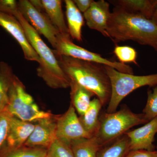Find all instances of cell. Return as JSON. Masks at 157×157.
<instances>
[{"mask_svg": "<svg viewBox=\"0 0 157 157\" xmlns=\"http://www.w3.org/2000/svg\"><path fill=\"white\" fill-rule=\"evenodd\" d=\"M147 96L146 105L142 113L148 122L157 117V86L153 87L152 90L149 89Z\"/></svg>", "mask_w": 157, "mask_h": 157, "instance_id": "cell-24", "label": "cell"}, {"mask_svg": "<svg viewBox=\"0 0 157 157\" xmlns=\"http://www.w3.org/2000/svg\"><path fill=\"white\" fill-rule=\"evenodd\" d=\"M18 10L25 19L39 34L46 38L55 48L59 32L52 24L44 12L37 10L29 0H20Z\"/></svg>", "mask_w": 157, "mask_h": 157, "instance_id": "cell-8", "label": "cell"}, {"mask_svg": "<svg viewBox=\"0 0 157 157\" xmlns=\"http://www.w3.org/2000/svg\"><path fill=\"white\" fill-rule=\"evenodd\" d=\"M100 124L95 135L102 147L112 143L133 127L147 123L143 113L132 112L125 105L112 113L100 116Z\"/></svg>", "mask_w": 157, "mask_h": 157, "instance_id": "cell-4", "label": "cell"}, {"mask_svg": "<svg viewBox=\"0 0 157 157\" xmlns=\"http://www.w3.org/2000/svg\"><path fill=\"white\" fill-rule=\"evenodd\" d=\"M13 16L16 17L23 27L27 39L39 57V66L37 75L45 81L49 87L54 89L70 87V80L59 64L53 51L51 50L21 14L16 11Z\"/></svg>", "mask_w": 157, "mask_h": 157, "instance_id": "cell-3", "label": "cell"}, {"mask_svg": "<svg viewBox=\"0 0 157 157\" xmlns=\"http://www.w3.org/2000/svg\"><path fill=\"white\" fill-rule=\"evenodd\" d=\"M70 104L79 115H83L90 104L91 98L95 96L89 90L86 89L76 82L70 80Z\"/></svg>", "mask_w": 157, "mask_h": 157, "instance_id": "cell-18", "label": "cell"}, {"mask_svg": "<svg viewBox=\"0 0 157 157\" xmlns=\"http://www.w3.org/2000/svg\"><path fill=\"white\" fill-rule=\"evenodd\" d=\"M83 14L86 25L90 29L108 37L107 25L111 14L109 3L104 0L94 1L88 10Z\"/></svg>", "mask_w": 157, "mask_h": 157, "instance_id": "cell-13", "label": "cell"}, {"mask_svg": "<svg viewBox=\"0 0 157 157\" xmlns=\"http://www.w3.org/2000/svg\"><path fill=\"white\" fill-rule=\"evenodd\" d=\"M18 10V3L17 1L0 0V12L13 16Z\"/></svg>", "mask_w": 157, "mask_h": 157, "instance_id": "cell-28", "label": "cell"}, {"mask_svg": "<svg viewBox=\"0 0 157 157\" xmlns=\"http://www.w3.org/2000/svg\"><path fill=\"white\" fill-rule=\"evenodd\" d=\"M46 157H74L70 143L57 139L47 149Z\"/></svg>", "mask_w": 157, "mask_h": 157, "instance_id": "cell-25", "label": "cell"}, {"mask_svg": "<svg viewBox=\"0 0 157 157\" xmlns=\"http://www.w3.org/2000/svg\"><path fill=\"white\" fill-rule=\"evenodd\" d=\"M73 1L79 11L84 13L88 10L92 3L94 1L93 0H74Z\"/></svg>", "mask_w": 157, "mask_h": 157, "instance_id": "cell-30", "label": "cell"}, {"mask_svg": "<svg viewBox=\"0 0 157 157\" xmlns=\"http://www.w3.org/2000/svg\"><path fill=\"white\" fill-rule=\"evenodd\" d=\"M0 26L6 30L18 42L25 59L39 63V56L29 42L22 25L16 17L0 12Z\"/></svg>", "mask_w": 157, "mask_h": 157, "instance_id": "cell-10", "label": "cell"}, {"mask_svg": "<svg viewBox=\"0 0 157 157\" xmlns=\"http://www.w3.org/2000/svg\"><path fill=\"white\" fill-rule=\"evenodd\" d=\"M157 133V117L149 121L143 126L128 131L124 134L127 135L130 140V151H155L153 143Z\"/></svg>", "mask_w": 157, "mask_h": 157, "instance_id": "cell-12", "label": "cell"}, {"mask_svg": "<svg viewBox=\"0 0 157 157\" xmlns=\"http://www.w3.org/2000/svg\"><path fill=\"white\" fill-rule=\"evenodd\" d=\"M14 76L8 63L0 62V113L5 111L8 106L9 89Z\"/></svg>", "mask_w": 157, "mask_h": 157, "instance_id": "cell-21", "label": "cell"}, {"mask_svg": "<svg viewBox=\"0 0 157 157\" xmlns=\"http://www.w3.org/2000/svg\"><path fill=\"white\" fill-rule=\"evenodd\" d=\"M151 20L156 24L157 25V5L156 6L155 8L153 14L152 16Z\"/></svg>", "mask_w": 157, "mask_h": 157, "instance_id": "cell-31", "label": "cell"}, {"mask_svg": "<svg viewBox=\"0 0 157 157\" xmlns=\"http://www.w3.org/2000/svg\"><path fill=\"white\" fill-rule=\"evenodd\" d=\"M103 107L98 98L93 99L89 107L82 115L78 117L79 121L85 131L91 137L94 136L98 132L100 124V113Z\"/></svg>", "mask_w": 157, "mask_h": 157, "instance_id": "cell-19", "label": "cell"}, {"mask_svg": "<svg viewBox=\"0 0 157 157\" xmlns=\"http://www.w3.org/2000/svg\"><path fill=\"white\" fill-rule=\"evenodd\" d=\"M70 145L74 157H97L102 147L95 136L73 140Z\"/></svg>", "mask_w": 157, "mask_h": 157, "instance_id": "cell-20", "label": "cell"}, {"mask_svg": "<svg viewBox=\"0 0 157 157\" xmlns=\"http://www.w3.org/2000/svg\"><path fill=\"white\" fill-rule=\"evenodd\" d=\"M111 86V95L107 112L117 111L121 102L132 92L141 87L157 86V73L143 76L121 73L114 68L105 66Z\"/></svg>", "mask_w": 157, "mask_h": 157, "instance_id": "cell-6", "label": "cell"}, {"mask_svg": "<svg viewBox=\"0 0 157 157\" xmlns=\"http://www.w3.org/2000/svg\"><path fill=\"white\" fill-rule=\"evenodd\" d=\"M115 7H118L132 13L140 14L151 19L157 0H113L109 1Z\"/></svg>", "mask_w": 157, "mask_h": 157, "instance_id": "cell-16", "label": "cell"}, {"mask_svg": "<svg viewBox=\"0 0 157 157\" xmlns=\"http://www.w3.org/2000/svg\"><path fill=\"white\" fill-rule=\"evenodd\" d=\"M67 28L71 38L78 42L82 41V28L84 24V17L72 0H65Z\"/></svg>", "mask_w": 157, "mask_h": 157, "instance_id": "cell-17", "label": "cell"}, {"mask_svg": "<svg viewBox=\"0 0 157 157\" xmlns=\"http://www.w3.org/2000/svg\"><path fill=\"white\" fill-rule=\"evenodd\" d=\"M53 51L56 55H63L74 58L94 62L114 68L121 73L134 74L133 68L129 65L119 62L113 61L105 58L99 54L92 52L74 44L70 36H64L59 33L56 48Z\"/></svg>", "mask_w": 157, "mask_h": 157, "instance_id": "cell-7", "label": "cell"}, {"mask_svg": "<svg viewBox=\"0 0 157 157\" xmlns=\"http://www.w3.org/2000/svg\"><path fill=\"white\" fill-rule=\"evenodd\" d=\"M55 55L61 68L70 80L94 93L103 106L108 104L111 86L104 65L70 56Z\"/></svg>", "mask_w": 157, "mask_h": 157, "instance_id": "cell-2", "label": "cell"}, {"mask_svg": "<svg viewBox=\"0 0 157 157\" xmlns=\"http://www.w3.org/2000/svg\"></svg>", "mask_w": 157, "mask_h": 157, "instance_id": "cell-32", "label": "cell"}, {"mask_svg": "<svg viewBox=\"0 0 157 157\" xmlns=\"http://www.w3.org/2000/svg\"><path fill=\"white\" fill-rule=\"evenodd\" d=\"M125 157H157V151L145 150H131Z\"/></svg>", "mask_w": 157, "mask_h": 157, "instance_id": "cell-29", "label": "cell"}, {"mask_svg": "<svg viewBox=\"0 0 157 157\" xmlns=\"http://www.w3.org/2000/svg\"><path fill=\"white\" fill-rule=\"evenodd\" d=\"M43 12L50 20L59 33L64 36H70L65 22L60 0H41Z\"/></svg>", "mask_w": 157, "mask_h": 157, "instance_id": "cell-15", "label": "cell"}, {"mask_svg": "<svg viewBox=\"0 0 157 157\" xmlns=\"http://www.w3.org/2000/svg\"><path fill=\"white\" fill-rule=\"evenodd\" d=\"M21 120L35 123L41 119L54 117L51 113L40 109L25 86L14 75L9 93V102L6 110Z\"/></svg>", "mask_w": 157, "mask_h": 157, "instance_id": "cell-5", "label": "cell"}, {"mask_svg": "<svg viewBox=\"0 0 157 157\" xmlns=\"http://www.w3.org/2000/svg\"><path fill=\"white\" fill-rule=\"evenodd\" d=\"M130 151V140L125 134L101 147L97 157H125Z\"/></svg>", "mask_w": 157, "mask_h": 157, "instance_id": "cell-22", "label": "cell"}, {"mask_svg": "<svg viewBox=\"0 0 157 157\" xmlns=\"http://www.w3.org/2000/svg\"><path fill=\"white\" fill-rule=\"evenodd\" d=\"M113 53L120 63L124 64L133 63L138 65L137 61V51L131 46L117 45L113 50Z\"/></svg>", "mask_w": 157, "mask_h": 157, "instance_id": "cell-26", "label": "cell"}, {"mask_svg": "<svg viewBox=\"0 0 157 157\" xmlns=\"http://www.w3.org/2000/svg\"><path fill=\"white\" fill-rule=\"evenodd\" d=\"M10 114L6 111L0 113V151L6 143L9 131Z\"/></svg>", "mask_w": 157, "mask_h": 157, "instance_id": "cell-27", "label": "cell"}, {"mask_svg": "<svg viewBox=\"0 0 157 157\" xmlns=\"http://www.w3.org/2000/svg\"><path fill=\"white\" fill-rule=\"evenodd\" d=\"M56 135L57 139L69 143L80 138L92 137L82 127L71 104L67 111L57 118Z\"/></svg>", "mask_w": 157, "mask_h": 157, "instance_id": "cell-9", "label": "cell"}, {"mask_svg": "<svg viewBox=\"0 0 157 157\" xmlns=\"http://www.w3.org/2000/svg\"><path fill=\"white\" fill-rule=\"evenodd\" d=\"M107 33L114 43L133 41L157 51V25L140 14L115 7L111 12Z\"/></svg>", "mask_w": 157, "mask_h": 157, "instance_id": "cell-1", "label": "cell"}, {"mask_svg": "<svg viewBox=\"0 0 157 157\" xmlns=\"http://www.w3.org/2000/svg\"><path fill=\"white\" fill-rule=\"evenodd\" d=\"M35 128L34 123L21 120L10 114L9 131L5 145L10 148L24 146Z\"/></svg>", "mask_w": 157, "mask_h": 157, "instance_id": "cell-14", "label": "cell"}, {"mask_svg": "<svg viewBox=\"0 0 157 157\" xmlns=\"http://www.w3.org/2000/svg\"><path fill=\"white\" fill-rule=\"evenodd\" d=\"M54 117L43 119L35 123V128L24 146L48 149L57 139L56 119Z\"/></svg>", "mask_w": 157, "mask_h": 157, "instance_id": "cell-11", "label": "cell"}, {"mask_svg": "<svg viewBox=\"0 0 157 157\" xmlns=\"http://www.w3.org/2000/svg\"><path fill=\"white\" fill-rule=\"evenodd\" d=\"M47 149L41 147L23 146L10 148L4 144L0 151V157H46Z\"/></svg>", "mask_w": 157, "mask_h": 157, "instance_id": "cell-23", "label": "cell"}]
</instances>
